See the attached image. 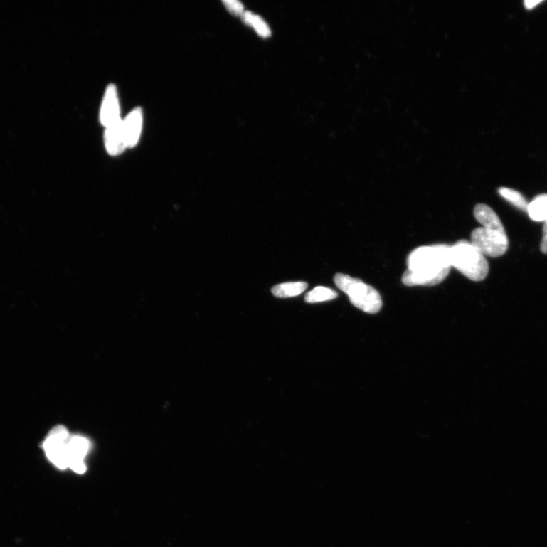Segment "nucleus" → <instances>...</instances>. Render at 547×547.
Listing matches in <instances>:
<instances>
[{"label":"nucleus","mask_w":547,"mask_h":547,"mask_svg":"<svg viewBox=\"0 0 547 547\" xmlns=\"http://www.w3.org/2000/svg\"><path fill=\"white\" fill-rule=\"evenodd\" d=\"M334 283L347 294L351 303L366 314H376L383 307V300L377 290L361 279L344 274L334 276Z\"/></svg>","instance_id":"obj_4"},{"label":"nucleus","mask_w":547,"mask_h":547,"mask_svg":"<svg viewBox=\"0 0 547 547\" xmlns=\"http://www.w3.org/2000/svg\"><path fill=\"white\" fill-rule=\"evenodd\" d=\"M70 435L68 430L61 425L53 427L43 442V449L48 460L55 467L64 470L68 467L67 463V444Z\"/></svg>","instance_id":"obj_5"},{"label":"nucleus","mask_w":547,"mask_h":547,"mask_svg":"<svg viewBox=\"0 0 547 547\" xmlns=\"http://www.w3.org/2000/svg\"><path fill=\"white\" fill-rule=\"evenodd\" d=\"M242 16L245 23L253 27L260 36L267 38L271 36L270 28L260 16L251 12H245Z\"/></svg>","instance_id":"obj_13"},{"label":"nucleus","mask_w":547,"mask_h":547,"mask_svg":"<svg viewBox=\"0 0 547 547\" xmlns=\"http://www.w3.org/2000/svg\"><path fill=\"white\" fill-rule=\"evenodd\" d=\"M100 117L106 128L120 120L118 95L114 85H110L107 88Z\"/></svg>","instance_id":"obj_7"},{"label":"nucleus","mask_w":547,"mask_h":547,"mask_svg":"<svg viewBox=\"0 0 547 547\" xmlns=\"http://www.w3.org/2000/svg\"><path fill=\"white\" fill-rule=\"evenodd\" d=\"M528 213L531 220L537 222L547 221V194L538 196L529 204Z\"/></svg>","instance_id":"obj_11"},{"label":"nucleus","mask_w":547,"mask_h":547,"mask_svg":"<svg viewBox=\"0 0 547 547\" xmlns=\"http://www.w3.org/2000/svg\"><path fill=\"white\" fill-rule=\"evenodd\" d=\"M142 126V111L140 108L133 110L132 112L122 120L127 147H135L139 142Z\"/></svg>","instance_id":"obj_8"},{"label":"nucleus","mask_w":547,"mask_h":547,"mask_svg":"<svg viewBox=\"0 0 547 547\" xmlns=\"http://www.w3.org/2000/svg\"><path fill=\"white\" fill-rule=\"evenodd\" d=\"M541 250L543 253L547 254V221L544 222Z\"/></svg>","instance_id":"obj_16"},{"label":"nucleus","mask_w":547,"mask_h":547,"mask_svg":"<svg viewBox=\"0 0 547 547\" xmlns=\"http://www.w3.org/2000/svg\"><path fill=\"white\" fill-rule=\"evenodd\" d=\"M474 217L482 225L472 233V243L484 256L500 257L509 248L506 230L496 212L484 204L474 208Z\"/></svg>","instance_id":"obj_2"},{"label":"nucleus","mask_w":547,"mask_h":547,"mask_svg":"<svg viewBox=\"0 0 547 547\" xmlns=\"http://www.w3.org/2000/svg\"><path fill=\"white\" fill-rule=\"evenodd\" d=\"M223 3L225 4V6L231 14L235 15L243 14L244 6L243 4L240 1H238V0H225V1H223Z\"/></svg>","instance_id":"obj_15"},{"label":"nucleus","mask_w":547,"mask_h":547,"mask_svg":"<svg viewBox=\"0 0 547 547\" xmlns=\"http://www.w3.org/2000/svg\"><path fill=\"white\" fill-rule=\"evenodd\" d=\"M105 145L108 153L113 156L120 154L127 148L122 129V120H120L106 128Z\"/></svg>","instance_id":"obj_9"},{"label":"nucleus","mask_w":547,"mask_h":547,"mask_svg":"<svg viewBox=\"0 0 547 547\" xmlns=\"http://www.w3.org/2000/svg\"><path fill=\"white\" fill-rule=\"evenodd\" d=\"M307 287V283L304 282H287L273 287L272 292L279 298L293 297L304 292Z\"/></svg>","instance_id":"obj_10"},{"label":"nucleus","mask_w":547,"mask_h":547,"mask_svg":"<svg viewBox=\"0 0 547 547\" xmlns=\"http://www.w3.org/2000/svg\"><path fill=\"white\" fill-rule=\"evenodd\" d=\"M451 266L474 282L484 280L489 273V263L470 241L460 240L450 248Z\"/></svg>","instance_id":"obj_3"},{"label":"nucleus","mask_w":547,"mask_h":547,"mask_svg":"<svg viewBox=\"0 0 547 547\" xmlns=\"http://www.w3.org/2000/svg\"><path fill=\"white\" fill-rule=\"evenodd\" d=\"M542 0H527V1L524 2V6L527 9H533L534 7L537 6L538 5L541 4L542 3Z\"/></svg>","instance_id":"obj_17"},{"label":"nucleus","mask_w":547,"mask_h":547,"mask_svg":"<svg viewBox=\"0 0 547 547\" xmlns=\"http://www.w3.org/2000/svg\"><path fill=\"white\" fill-rule=\"evenodd\" d=\"M337 297L338 294L334 290L325 287H317L306 295L305 300L308 304H316L326 302Z\"/></svg>","instance_id":"obj_12"},{"label":"nucleus","mask_w":547,"mask_h":547,"mask_svg":"<svg viewBox=\"0 0 547 547\" xmlns=\"http://www.w3.org/2000/svg\"><path fill=\"white\" fill-rule=\"evenodd\" d=\"M499 193L502 198L506 199L508 202L513 206L521 211H527L529 203L527 202L526 198L518 191L509 188H500L499 189Z\"/></svg>","instance_id":"obj_14"},{"label":"nucleus","mask_w":547,"mask_h":547,"mask_svg":"<svg viewBox=\"0 0 547 547\" xmlns=\"http://www.w3.org/2000/svg\"><path fill=\"white\" fill-rule=\"evenodd\" d=\"M450 245H423L412 251L403 276L407 286H432L443 282L451 270Z\"/></svg>","instance_id":"obj_1"},{"label":"nucleus","mask_w":547,"mask_h":547,"mask_svg":"<svg viewBox=\"0 0 547 547\" xmlns=\"http://www.w3.org/2000/svg\"><path fill=\"white\" fill-rule=\"evenodd\" d=\"M89 449L88 441L81 435H70L67 444V463L68 467L78 474L86 471L84 459Z\"/></svg>","instance_id":"obj_6"}]
</instances>
